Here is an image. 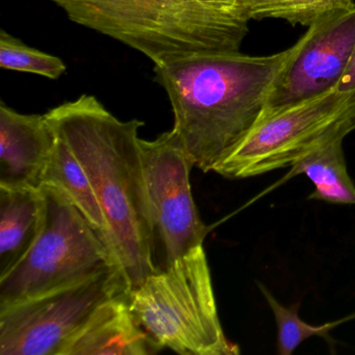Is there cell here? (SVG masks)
<instances>
[{
  "label": "cell",
  "instance_id": "2",
  "mask_svg": "<svg viewBox=\"0 0 355 355\" xmlns=\"http://www.w3.org/2000/svg\"><path fill=\"white\" fill-rule=\"evenodd\" d=\"M293 49L266 57L198 53L155 65L174 114L172 128L195 167L214 172L261 120Z\"/></svg>",
  "mask_w": 355,
  "mask_h": 355
},
{
  "label": "cell",
  "instance_id": "14",
  "mask_svg": "<svg viewBox=\"0 0 355 355\" xmlns=\"http://www.w3.org/2000/svg\"><path fill=\"white\" fill-rule=\"evenodd\" d=\"M55 137V148L45 170L43 184H51L60 189L80 209L91 225L101 232L105 242L107 224L105 216L88 175L69 145L57 134Z\"/></svg>",
  "mask_w": 355,
  "mask_h": 355
},
{
  "label": "cell",
  "instance_id": "6",
  "mask_svg": "<svg viewBox=\"0 0 355 355\" xmlns=\"http://www.w3.org/2000/svg\"><path fill=\"white\" fill-rule=\"evenodd\" d=\"M355 130V90L338 88L257 122L240 146L215 169L226 178H248L291 167L319 145Z\"/></svg>",
  "mask_w": 355,
  "mask_h": 355
},
{
  "label": "cell",
  "instance_id": "3",
  "mask_svg": "<svg viewBox=\"0 0 355 355\" xmlns=\"http://www.w3.org/2000/svg\"><path fill=\"white\" fill-rule=\"evenodd\" d=\"M70 20L112 37L155 63L198 53H236L248 21L236 10L197 0H51Z\"/></svg>",
  "mask_w": 355,
  "mask_h": 355
},
{
  "label": "cell",
  "instance_id": "7",
  "mask_svg": "<svg viewBox=\"0 0 355 355\" xmlns=\"http://www.w3.org/2000/svg\"><path fill=\"white\" fill-rule=\"evenodd\" d=\"M130 292L114 267L0 309V355H62L97 306Z\"/></svg>",
  "mask_w": 355,
  "mask_h": 355
},
{
  "label": "cell",
  "instance_id": "8",
  "mask_svg": "<svg viewBox=\"0 0 355 355\" xmlns=\"http://www.w3.org/2000/svg\"><path fill=\"white\" fill-rule=\"evenodd\" d=\"M139 143L155 249L159 243L163 270L203 245L209 230L193 198L190 173L194 163L178 135L170 130L155 140L140 139Z\"/></svg>",
  "mask_w": 355,
  "mask_h": 355
},
{
  "label": "cell",
  "instance_id": "15",
  "mask_svg": "<svg viewBox=\"0 0 355 355\" xmlns=\"http://www.w3.org/2000/svg\"><path fill=\"white\" fill-rule=\"evenodd\" d=\"M355 7V0H236L234 10L247 20L282 19L311 26Z\"/></svg>",
  "mask_w": 355,
  "mask_h": 355
},
{
  "label": "cell",
  "instance_id": "9",
  "mask_svg": "<svg viewBox=\"0 0 355 355\" xmlns=\"http://www.w3.org/2000/svg\"><path fill=\"white\" fill-rule=\"evenodd\" d=\"M292 49L261 119L338 88L355 49V7L309 26Z\"/></svg>",
  "mask_w": 355,
  "mask_h": 355
},
{
  "label": "cell",
  "instance_id": "10",
  "mask_svg": "<svg viewBox=\"0 0 355 355\" xmlns=\"http://www.w3.org/2000/svg\"><path fill=\"white\" fill-rule=\"evenodd\" d=\"M45 115H24L0 105V186L40 189L55 144Z\"/></svg>",
  "mask_w": 355,
  "mask_h": 355
},
{
  "label": "cell",
  "instance_id": "18",
  "mask_svg": "<svg viewBox=\"0 0 355 355\" xmlns=\"http://www.w3.org/2000/svg\"><path fill=\"white\" fill-rule=\"evenodd\" d=\"M338 90L343 93H349L355 90V49L350 62L338 83Z\"/></svg>",
  "mask_w": 355,
  "mask_h": 355
},
{
  "label": "cell",
  "instance_id": "4",
  "mask_svg": "<svg viewBox=\"0 0 355 355\" xmlns=\"http://www.w3.org/2000/svg\"><path fill=\"white\" fill-rule=\"evenodd\" d=\"M130 306L162 347L184 355H238L224 334L203 245L147 276L130 292Z\"/></svg>",
  "mask_w": 355,
  "mask_h": 355
},
{
  "label": "cell",
  "instance_id": "12",
  "mask_svg": "<svg viewBox=\"0 0 355 355\" xmlns=\"http://www.w3.org/2000/svg\"><path fill=\"white\" fill-rule=\"evenodd\" d=\"M43 211L40 189L0 186V279L24 259L36 242Z\"/></svg>",
  "mask_w": 355,
  "mask_h": 355
},
{
  "label": "cell",
  "instance_id": "5",
  "mask_svg": "<svg viewBox=\"0 0 355 355\" xmlns=\"http://www.w3.org/2000/svg\"><path fill=\"white\" fill-rule=\"evenodd\" d=\"M40 190V234L24 259L0 279V309L119 267L101 232L60 189L43 184Z\"/></svg>",
  "mask_w": 355,
  "mask_h": 355
},
{
  "label": "cell",
  "instance_id": "17",
  "mask_svg": "<svg viewBox=\"0 0 355 355\" xmlns=\"http://www.w3.org/2000/svg\"><path fill=\"white\" fill-rule=\"evenodd\" d=\"M0 67L38 74L51 80H58L67 69L59 58L32 49L5 31L0 32Z\"/></svg>",
  "mask_w": 355,
  "mask_h": 355
},
{
  "label": "cell",
  "instance_id": "11",
  "mask_svg": "<svg viewBox=\"0 0 355 355\" xmlns=\"http://www.w3.org/2000/svg\"><path fill=\"white\" fill-rule=\"evenodd\" d=\"M130 293L101 303L62 355H149L162 347L139 323L130 306Z\"/></svg>",
  "mask_w": 355,
  "mask_h": 355
},
{
  "label": "cell",
  "instance_id": "19",
  "mask_svg": "<svg viewBox=\"0 0 355 355\" xmlns=\"http://www.w3.org/2000/svg\"><path fill=\"white\" fill-rule=\"evenodd\" d=\"M197 1L207 7L223 10V11H232L234 10V6H236V0H197Z\"/></svg>",
  "mask_w": 355,
  "mask_h": 355
},
{
  "label": "cell",
  "instance_id": "1",
  "mask_svg": "<svg viewBox=\"0 0 355 355\" xmlns=\"http://www.w3.org/2000/svg\"><path fill=\"white\" fill-rule=\"evenodd\" d=\"M45 116L88 175L105 216V243L132 291L157 271L138 136L144 122L121 121L91 95Z\"/></svg>",
  "mask_w": 355,
  "mask_h": 355
},
{
  "label": "cell",
  "instance_id": "13",
  "mask_svg": "<svg viewBox=\"0 0 355 355\" xmlns=\"http://www.w3.org/2000/svg\"><path fill=\"white\" fill-rule=\"evenodd\" d=\"M299 174L306 176L315 186L309 196L311 200L355 205V184L347 169L343 139L319 145L297 159L291 166L288 178Z\"/></svg>",
  "mask_w": 355,
  "mask_h": 355
},
{
  "label": "cell",
  "instance_id": "16",
  "mask_svg": "<svg viewBox=\"0 0 355 355\" xmlns=\"http://www.w3.org/2000/svg\"><path fill=\"white\" fill-rule=\"evenodd\" d=\"M259 288L275 318L277 352L280 355H292L304 340L313 336L323 338L332 348L336 342L330 336V332L340 324L355 319V313H352L336 321L327 322L322 325H311L299 317V303L290 307L284 306L261 282H259Z\"/></svg>",
  "mask_w": 355,
  "mask_h": 355
}]
</instances>
